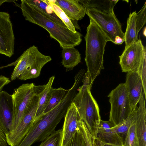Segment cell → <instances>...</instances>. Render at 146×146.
<instances>
[{"label": "cell", "instance_id": "obj_11", "mask_svg": "<svg viewBox=\"0 0 146 146\" xmlns=\"http://www.w3.org/2000/svg\"><path fill=\"white\" fill-rule=\"evenodd\" d=\"M15 40L9 14L0 11V54L11 57L14 53Z\"/></svg>", "mask_w": 146, "mask_h": 146}, {"label": "cell", "instance_id": "obj_6", "mask_svg": "<svg viewBox=\"0 0 146 146\" xmlns=\"http://www.w3.org/2000/svg\"><path fill=\"white\" fill-rule=\"evenodd\" d=\"M36 91L33 83L24 84L14 90L12 95L13 116L9 131L15 129L25 115Z\"/></svg>", "mask_w": 146, "mask_h": 146}, {"label": "cell", "instance_id": "obj_30", "mask_svg": "<svg viewBox=\"0 0 146 146\" xmlns=\"http://www.w3.org/2000/svg\"><path fill=\"white\" fill-rule=\"evenodd\" d=\"M146 3L145 2L141 9L136 13V26L138 34L146 23Z\"/></svg>", "mask_w": 146, "mask_h": 146}, {"label": "cell", "instance_id": "obj_5", "mask_svg": "<svg viewBox=\"0 0 146 146\" xmlns=\"http://www.w3.org/2000/svg\"><path fill=\"white\" fill-rule=\"evenodd\" d=\"M111 105L109 121L116 126L127 118L133 108L127 92L125 83L119 84L109 94Z\"/></svg>", "mask_w": 146, "mask_h": 146}, {"label": "cell", "instance_id": "obj_35", "mask_svg": "<svg viewBox=\"0 0 146 146\" xmlns=\"http://www.w3.org/2000/svg\"><path fill=\"white\" fill-rule=\"evenodd\" d=\"M124 41V40L121 37L117 36L115 37L114 44H122Z\"/></svg>", "mask_w": 146, "mask_h": 146}, {"label": "cell", "instance_id": "obj_3", "mask_svg": "<svg viewBox=\"0 0 146 146\" xmlns=\"http://www.w3.org/2000/svg\"><path fill=\"white\" fill-rule=\"evenodd\" d=\"M82 81L83 84L79 87L78 92L72 102L76 107L81 120L92 135L96 138L101 120L99 107L92 94L88 80L84 78Z\"/></svg>", "mask_w": 146, "mask_h": 146}, {"label": "cell", "instance_id": "obj_31", "mask_svg": "<svg viewBox=\"0 0 146 146\" xmlns=\"http://www.w3.org/2000/svg\"><path fill=\"white\" fill-rule=\"evenodd\" d=\"M66 146H87L79 127Z\"/></svg>", "mask_w": 146, "mask_h": 146}, {"label": "cell", "instance_id": "obj_19", "mask_svg": "<svg viewBox=\"0 0 146 146\" xmlns=\"http://www.w3.org/2000/svg\"><path fill=\"white\" fill-rule=\"evenodd\" d=\"M55 79V76L50 77L47 83L39 85V102L35 121L42 115L47 103L50 92Z\"/></svg>", "mask_w": 146, "mask_h": 146}, {"label": "cell", "instance_id": "obj_12", "mask_svg": "<svg viewBox=\"0 0 146 146\" xmlns=\"http://www.w3.org/2000/svg\"><path fill=\"white\" fill-rule=\"evenodd\" d=\"M61 146H66L79 128L82 121L76 107L72 102L64 116Z\"/></svg>", "mask_w": 146, "mask_h": 146}, {"label": "cell", "instance_id": "obj_24", "mask_svg": "<svg viewBox=\"0 0 146 146\" xmlns=\"http://www.w3.org/2000/svg\"><path fill=\"white\" fill-rule=\"evenodd\" d=\"M29 55V51L27 49L16 61L11 64V65L15 66L11 76V80L13 81L18 78L23 72L26 66Z\"/></svg>", "mask_w": 146, "mask_h": 146}, {"label": "cell", "instance_id": "obj_38", "mask_svg": "<svg viewBox=\"0 0 146 146\" xmlns=\"http://www.w3.org/2000/svg\"><path fill=\"white\" fill-rule=\"evenodd\" d=\"M104 146H117L111 144L104 143Z\"/></svg>", "mask_w": 146, "mask_h": 146}, {"label": "cell", "instance_id": "obj_26", "mask_svg": "<svg viewBox=\"0 0 146 146\" xmlns=\"http://www.w3.org/2000/svg\"><path fill=\"white\" fill-rule=\"evenodd\" d=\"M34 3L38 6L45 13L50 16L54 20L62 26L67 27L53 11L48 0H33Z\"/></svg>", "mask_w": 146, "mask_h": 146}, {"label": "cell", "instance_id": "obj_13", "mask_svg": "<svg viewBox=\"0 0 146 146\" xmlns=\"http://www.w3.org/2000/svg\"><path fill=\"white\" fill-rule=\"evenodd\" d=\"M52 2L59 7L72 21L75 29H80L77 21L82 19L86 10L79 0H56Z\"/></svg>", "mask_w": 146, "mask_h": 146}, {"label": "cell", "instance_id": "obj_16", "mask_svg": "<svg viewBox=\"0 0 146 146\" xmlns=\"http://www.w3.org/2000/svg\"><path fill=\"white\" fill-rule=\"evenodd\" d=\"M114 126L109 121L101 120L96 138L104 143L123 146V138L111 129Z\"/></svg>", "mask_w": 146, "mask_h": 146}, {"label": "cell", "instance_id": "obj_21", "mask_svg": "<svg viewBox=\"0 0 146 146\" xmlns=\"http://www.w3.org/2000/svg\"><path fill=\"white\" fill-rule=\"evenodd\" d=\"M136 13L135 11L130 13L127 20L126 30L124 33L125 48L138 40L136 26Z\"/></svg>", "mask_w": 146, "mask_h": 146}, {"label": "cell", "instance_id": "obj_1", "mask_svg": "<svg viewBox=\"0 0 146 146\" xmlns=\"http://www.w3.org/2000/svg\"><path fill=\"white\" fill-rule=\"evenodd\" d=\"M20 7L25 19L44 28L50 37L64 47L79 45L82 35L77 31L74 33L54 20L33 2V0H21Z\"/></svg>", "mask_w": 146, "mask_h": 146}, {"label": "cell", "instance_id": "obj_8", "mask_svg": "<svg viewBox=\"0 0 146 146\" xmlns=\"http://www.w3.org/2000/svg\"><path fill=\"white\" fill-rule=\"evenodd\" d=\"M38 102V92L36 91L21 122L15 129L5 134L8 145L18 146L27 135L35 123Z\"/></svg>", "mask_w": 146, "mask_h": 146}, {"label": "cell", "instance_id": "obj_18", "mask_svg": "<svg viewBox=\"0 0 146 146\" xmlns=\"http://www.w3.org/2000/svg\"><path fill=\"white\" fill-rule=\"evenodd\" d=\"M61 55L62 64L66 72L73 70L81 62V54L74 47L63 48Z\"/></svg>", "mask_w": 146, "mask_h": 146}, {"label": "cell", "instance_id": "obj_7", "mask_svg": "<svg viewBox=\"0 0 146 146\" xmlns=\"http://www.w3.org/2000/svg\"><path fill=\"white\" fill-rule=\"evenodd\" d=\"M86 14L92 20L114 43L115 37L118 36L124 40V33L121 23L114 12L107 13L94 8L86 9Z\"/></svg>", "mask_w": 146, "mask_h": 146}, {"label": "cell", "instance_id": "obj_4", "mask_svg": "<svg viewBox=\"0 0 146 146\" xmlns=\"http://www.w3.org/2000/svg\"><path fill=\"white\" fill-rule=\"evenodd\" d=\"M66 111L58 104L36 119L27 135L18 146H31L36 142L42 141L55 131L58 124L64 117Z\"/></svg>", "mask_w": 146, "mask_h": 146}, {"label": "cell", "instance_id": "obj_34", "mask_svg": "<svg viewBox=\"0 0 146 146\" xmlns=\"http://www.w3.org/2000/svg\"><path fill=\"white\" fill-rule=\"evenodd\" d=\"M0 146H8L5 134L0 127Z\"/></svg>", "mask_w": 146, "mask_h": 146}, {"label": "cell", "instance_id": "obj_33", "mask_svg": "<svg viewBox=\"0 0 146 146\" xmlns=\"http://www.w3.org/2000/svg\"><path fill=\"white\" fill-rule=\"evenodd\" d=\"M11 81L9 78L2 75L0 76V92L3 88Z\"/></svg>", "mask_w": 146, "mask_h": 146}, {"label": "cell", "instance_id": "obj_36", "mask_svg": "<svg viewBox=\"0 0 146 146\" xmlns=\"http://www.w3.org/2000/svg\"><path fill=\"white\" fill-rule=\"evenodd\" d=\"M104 143L99 140L97 138H95V146H104Z\"/></svg>", "mask_w": 146, "mask_h": 146}, {"label": "cell", "instance_id": "obj_10", "mask_svg": "<svg viewBox=\"0 0 146 146\" xmlns=\"http://www.w3.org/2000/svg\"><path fill=\"white\" fill-rule=\"evenodd\" d=\"M28 49L29 55L26 68L18 78L21 80H25L38 77L43 67L52 60L50 56L42 53L38 47L34 45Z\"/></svg>", "mask_w": 146, "mask_h": 146}, {"label": "cell", "instance_id": "obj_25", "mask_svg": "<svg viewBox=\"0 0 146 146\" xmlns=\"http://www.w3.org/2000/svg\"><path fill=\"white\" fill-rule=\"evenodd\" d=\"M51 8L56 15L63 22L67 27L74 33L77 31L76 30L72 21L67 17L63 11L52 0H48Z\"/></svg>", "mask_w": 146, "mask_h": 146}, {"label": "cell", "instance_id": "obj_14", "mask_svg": "<svg viewBox=\"0 0 146 146\" xmlns=\"http://www.w3.org/2000/svg\"><path fill=\"white\" fill-rule=\"evenodd\" d=\"M13 107L12 95L0 92V127L5 134L9 131L13 120Z\"/></svg>", "mask_w": 146, "mask_h": 146}, {"label": "cell", "instance_id": "obj_29", "mask_svg": "<svg viewBox=\"0 0 146 146\" xmlns=\"http://www.w3.org/2000/svg\"><path fill=\"white\" fill-rule=\"evenodd\" d=\"M87 146H95V138L90 133L85 123L82 121L79 126Z\"/></svg>", "mask_w": 146, "mask_h": 146}, {"label": "cell", "instance_id": "obj_37", "mask_svg": "<svg viewBox=\"0 0 146 146\" xmlns=\"http://www.w3.org/2000/svg\"><path fill=\"white\" fill-rule=\"evenodd\" d=\"M14 1H9V0H0V6L4 3L6 2H13Z\"/></svg>", "mask_w": 146, "mask_h": 146}, {"label": "cell", "instance_id": "obj_32", "mask_svg": "<svg viewBox=\"0 0 146 146\" xmlns=\"http://www.w3.org/2000/svg\"><path fill=\"white\" fill-rule=\"evenodd\" d=\"M146 52H145L137 72L141 77L143 84V92L146 99Z\"/></svg>", "mask_w": 146, "mask_h": 146}, {"label": "cell", "instance_id": "obj_2", "mask_svg": "<svg viewBox=\"0 0 146 146\" xmlns=\"http://www.w3.org/2000/svg\"><path fill=\"white\" fill-rule=\"evenodd\" d=\"M87 27L84 38L86 42L85 60L90 85L101 70L104 69V55L107 42L110 40L99 26L92 19Z\"/></svg>", "mask_w": 146, "mask_h": 146}, {"label": "cell", "instance_id": "obj_22", "mask_svg": "<svg viewBox=\"0 0 146 146\" xmlns=\"http://www.w3.org/2000/svg\"><path fill=\"white\" fill-rule=\"evenodd\" d=\"M67 91L68 90L61 87L56 88L52 87L47 103L42 114L49 112L56 106L64 98Z\"/></svg>", "mask_w": 146, "mask_h": 146}, {"label": "cell", "instance_id": "obj_23", "mask_svg": "<svg viewBox=\"0 0 146 146\" xmlns=\"http://www.w3.org/2000/svg\"><path fill=\"white\" fill-rule=\"evenodd\" d=\"M137 107L133 108L130 115L126 119L111 127L113 130L123 138V135L125 136L130 127L136 123L137 117Z\"/></svg>", "mask_w": 146, "mask_h": 146}, {"label": "cell", "instance_id": "obj_28", "mask_svg": "<svg viewBox=\"0 0 146 146\" xmlns=\"http://www.w3.org/2000/svg\"><path fill=\"white\" fill-rule=\"evenodd\" d=\"M123 146H139L136 131L135 123L129 129L123 140Z\"/></svg>", "mask_w": 146, "mask_h": 146}, {"label": "cell", "instance_id": "obj_27", "mask_svg": "<svg viewBox=\"0 0 146 146\" xmlns=\"http://www.w3.org/2000/svg\"><path fill=\"white\" fill-rule=\"evenodd\" d=\"M62 129L55 131L42 141L38 146H61Z\"/></svg>", "mask_w": 146, "mask_h": 146}, {"label": "cell", "instance_id": "obj_17", "mask_svg": "<svg viewBox=\"0 0 146 146\" xmlns=\"http://www.w3.org/2000/svg\"><path fill=\"white\" fill-rule=\"evenodd\" d=\"M145 98L143 92L139 101L137 107V119L136 124V131L139 146H146V112Z\"/></svg>", "mask_w": 146, "mask_h": 146}, {"label": "cell", "instance_id": "obj_20", "mask_svg": "<svg viewBox=\"0 0 146 146\" xmlns=\"http://www.w3.org/2000/svg\"><path fill=\"white\" fill-rule=\"evenodd\" d=\"M118 0H79L86 10L94 8L104 13H109L114 12L113 9Z\"/></svg>", "mask_w": 146, "mask_h": 146}, {"label": "cell", "instance_id": "obj_9", "mask_svg": "<svg viewBox=\"0 0 146 146\" xmlns=\"http://www.w3.org/2000/svg\"><path fill=\"white\" fill-rule=\"evenodd\" d=\"M146 52V48L139 39L125 48L119 56V64L123 72H137Z\"/></svg>", "mask_w": 146, "mask_h": 146}, {"label": "cell", "instance_id": "obj_39", "mask_svg": "<svg viewBox=\"0 0 146 146\" xmlns=\"http://www.w3.org/2000/svg\"><path fill=\"white\" fill-rule=\"evenodd\" d=\"M144 31L143 32V35H144L145 36H146V28H145V29H144Z\"/></svg>", "mask_w": 146, "mask_h": 146}, {"label": "cell", "instance_id": "obj_15", "mask_svg": "<svg viewBox=\"0 0 146 146\" xmlns=\"http://www.w3.org/2000/svg\"><path fill=\"white\" fill-rule=\"evenodd\" d=\"M125 84L132 107L136 108L143 92L141 78L137 72H129L126 75Z\"/></svg>", "mask_w": 146, "mask_h": 146}]
</instances>
